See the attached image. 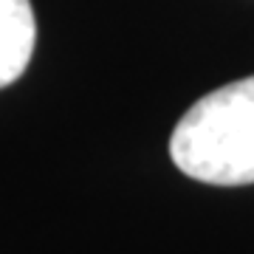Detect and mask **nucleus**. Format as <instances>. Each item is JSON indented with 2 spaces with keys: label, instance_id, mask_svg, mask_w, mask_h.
Listing matches in <instances>:
<instances>
[{
  "label": "nucleus",
  "instance_id": "nucleus-2",
  "mask_svg": "<svg viewBox=\"0 0 254 254\" xmlns=\"http://www.w3.org/2000/svg\"><path fill=\"white\" fill-rule=\"evenodd\" d=\"M37 20L28 0H0V88L17 82L31 63Z\"/></svg>",
  "mask_w": 254,
  "mask_h": 254
},
{
  "label": "nucleus",
  "instance_id": "nucleus-1",
  "mask_svg": "<svg viewBox=\"0 0 254 254\" xmlns=\"http://www.w3.org/2000/svg\"><path fill=\"white\" fill-rule=\"evenodd\" d=\"M173 164L215 187L254 184V76L198 99L170 138Z\"/></svg>",
  "mask_w": 254,
  "mask_h": 254
}]
</instances>
